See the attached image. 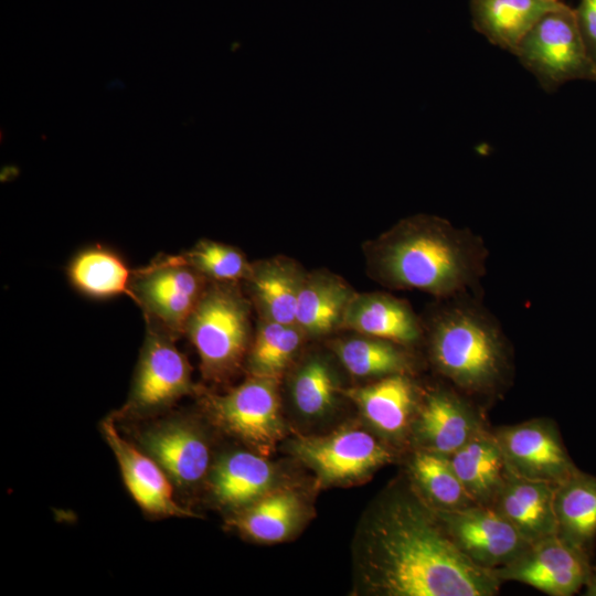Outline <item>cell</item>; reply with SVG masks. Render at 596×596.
<instances>
[{
    "label": "cell",
    "mask_w": 596,
    "mask_h": 596,
    "mask_svg": "<svg viewBox=\"0 0 596 596\" xmlns=\"http://www.w3.org/2000/svg\"><path fill=\"white\" fill-rule=\"evenodd\" d=\"M131 275L132 270L120 254L99 244L82 248L66 266L72 287L95 300L128 295Z\"/></svg>",
    "instance_id": "7402d4cb"
},
{
    "label": "cell",
    "mask_w": 596,
    "mask_h": 596,
    "mask_svg": "<svg viewBox=\"0 0 596 596\" xmlns=\"http://www.w3.org/2000/svg\"><path fill=\"white\" fill-rule=\"evenodd\" d=\"M556 485L518 476L508 469L491 504L530 543L556 534Z\"/></svg>",
    "instance_id": "2e32d148"
},
{
    "label": "cell",
    "mask_w": 596,
    "mask_h": 596,
    "mask_svg": "<svg viewBox=\"0 0 596 596\" xmlns=\"http://www.w3.org/2000/svg\"><path fill=\"white\" fill-rule=\"evenodd\" d=\"M345 394L380 434L395 440L412 427L419 404L406 373L383 376L372 384L348 390Z\"/></svg>",
    "instance_id": "e0dca14e"
},
{
    "label": "cell",
    "mask_w": 596,
    "mask_h": 596,
    "mask_svg": "<svg viewBox=\"0 0 596 596\" xmlns=\"http://www.w3.org/2000/svg\"><path fill=\"white\" fill-rule=\"evenodd\" d=\"M556 534L592 557L596 540V476L577 469L556 485Z\"/></svg>",
    "instance_id": "ffe728a7"
},
{
    "label": "cell",
    "mask_w": 596,
    "mask_h": 596,
    "mask_svg": "<svg viewBox=\"0 0 596 596\" xmlns=\"http://www.w3.org/2000/svg\"><path fill=\"white\" fill-rule=\"evenodd\" d=\"M550 1H560V0H550Z\"/></svg>",
    "instance_id": "e575fe53"
},
{
    "label": "cell",
    "mask_w": 596,
    "mask_h": 596,
    "mask_svg": "<svg viewBox=\"0 0 596 596\" xmlns=\"http://www.w3.org/2000/svg\"><path fill=\"white\" fill-rule=\"evenodd\" d=\"M18 173V170L15 167H6L3 170H2V179H8V175H14Z\"/></svg>",
    "instance_id": "836d02e7"
},
{
    "label": "cell",
    "mask_w": 596,
    "mask_h": 596,
    "mask_svg": "<svg viewBox=\"0 0 596 596\" xmlns=\"http://www.w3.org/2000/svg\"><path fill=\"white\" fill-rule=\"evenodd\" d=\"M408 468L414 489L436 511H453L477 504L465 490L447 456L417 449Z\"/></svg>",
    "instance_id": "484cf974"
},
{
    "label": "cell",
    "mask_w": 596,
    "mask_h": 596,
    "mask_svg": "<svg viewBox=\"0 0 596 596\" xmlns=\"http://www.w3.org/2000/svg\"><path fill=\"white\" fill-rule=\"evenodd\" d=\"M205 379L221 381L240 366L249 342V305L235 283H207L185 324Z\"/></svg>",
    "instance_id": "277c9868"
},
{
    "label": "cell",
    "mask_w": 596,
    "mask_h": 596,
    "mask_svg": "<svg viewBox=\"0 0 596 596\" xmlns=\"http://www.w3.org/2000/svg\"><path fill=\"white\" fill-rule=\"evenodd\" d=\"M263 318L283 324H296V307L304 277L286 262L253 265L247 278Z\"/></svg>",
    "instance_id": "d4e9b609"
},
{
    "label": "cell",
    "mask_w": 596,
    "mask_h": 596,
    "mask_svg": "<svg viewBox=\"0 0 596 596\" xmlns=\"http://www.w3.org/2000/svg\"><path fill=\"white\" fill-rule=\"evenodd\" d=\"M361 568L368 589L384 596H494L502 584L456 547L414 488L390 492L371 515Z\"/></svg>",
    "instance_id": "6da1fadb"
},
{
    "label": "cell",
    "mask_w": 596,
    "mask_h": 596,
    "mask_svg": "<svg viewBox=\"0 0 596 596\" xmlns=\"http://www.w3.org/2000/svg\"><path fill=\"white\" fill-rule=\"evenodd\" d=\"M334 351L344 368L355 376H386L407 373L409 359L400 344L373 337L337 341Z\"/></svg>",
    "instance_id": "83f0119b"
},
{
    "label": "cell",
    "mask_w": 596,
    "mask_h": 596,
    "mask_svg": "<svg viewBox=\"0 0 596 596\" xmlns=\"http://www.w3.org/2000/svg\"><path fill=\"white\" fill-rule=\"evenodd\" d=\"M140 445L179 487H190L205 476L210 465L206 440L189 421L171 417L146 428Z\"/></svg>",
    "instance_id": "9a60e30c"
},
{
    "label": "cell",
    "mask_w": 596,
    "mask_h": 596,
    "mask_svg": "<svg viewBox=\"0 0 596 596\" xmlns=\"http://www.w3.org/2000/svg\"><path fill=\"white\" fill-rule=\"evenodd\" d=\"M561 1L550 0H470L475 30L491 44L515 53L535 23Z\"/></svg>",
    "instance_id": "d6986e66"
},
{
    "label": "cell",
    "mask_w": 596,
    "mask_h": 596,
    "mask_svg": "<svg viewBox=\"0 0 596 596\" xmlns=\"http://www.w3.org/2000/svg\"><path fill=\"white\" fill-rule=\"evenodd\" d=\"M182 255L210 281L236 283L247 279L252 270V265L241 251L211 240L199 241Z\"/></svg>",
    "instance_id": "f546056e"
},
{
    "label": "cell",
    "mask_w": 596,
    "mask_h": 596,
    "mask_svg": "<svg viewBox=\"0 0 596 596\" xmlns=\"http://www.w3.org/2000/svg\"><path fill=\"white\" fill-rule=\"evenodd\" d=\"M215 423L267 454L283 433L277 379L255 376L224 395L207 396Z\"/></svg>",
    "instance_id": "ba28073f"
},
{
    "label": "cell",
    "mask_w": 596,
    "mask_h": 596,
    "mask_svg": "<svg viewBox=\"0 0 596 596\" xmlns=\"http://www.w3.org/2000/svg\"><path fill=\"white\" fill-rule=\"evenodd\" d=\"M340 326L400 345L415 343L421 336L412 309L404 301L385 294L352 296Z\"/></svg>",
    "instance_id": "ac0fdd59"
},
{
    "label": "cell",
    "mask_w": 596,
    "mask_h": 596,
    "mask_svg": "<svg viewBox=\"0 0 596 596\" xmlns=\"http://www.w3.org/2000/svg\"><path fill=\"white\" fill-rule=\"evenodd\" d=\"M273 479V468L262 456L237 451L215 465L212 490L220 503L242 507L263 497Z\"/></svg>",
    "instance_id": "603a6c76"
},
{
    "label": "cell",
    "mask_w": 596,
    "mask_h": 596,
    "mask_svg": "<svg viewBox=\"0 0 596 596\" xmlns=\"http://www.w3.org/2000/svg\"><path fill=\"white\" fill-rule=\"evenodd\" d=\"M430 358L440 374L469 395H490L510 371L509 353L498 328L467 305L451 306L435 319Z\"/></svg>",
    "instance_id": "3957f363"
},
{
    "label": "cell",
    "mask_w": 596,
    "mask_h": 596,
    "mask_svg": "<svg viewBox=\"0 0 596 596\" xmlns=\"http://www.w3.org/2000/svg\"><path fill=\"white\" fill-rule=\"evenodd\" d=\"M447 457L471 499L477 504L490 505L508 472L492 430H481Z\"/></svg>",
    "instance_id": "44dd1931"
},
{
    "label": "cell",
    "mask_w": 596,
    "mask_h": 596,
    "mask_svg": "<svg viewBox=\"0 0 596 596\" xmlns=\"http://www.w3.org/2000/svg\"><path fill=\"white\" fill-rule=\"evenodd\" d=\"M295 451L323 481L329 482L362 477L393 458L383 444L360 429L300 438L295 443Z\"/></svg>",
    "instance_id": "7c38bea8"
},
{
    "label": "cell",
    "mask_w": 596,
    "mask_h": 596,
    "mask_svg": "<svg viewBox=\"0 0 596 596\" xmlns=\"http://www.w3.org/2000/svg\"><path fill=\"white\" fill-rule=\"evenodd\" d=\"M174 341L163 329L146 320L143 344L121 414L153 413L194 392L191 366Z\"/></svg>",
    "instance_id": "52a82bcc"
},
{
    "label": "cell",
    "mask_w": 596,
    "mask_h": 596,
    "mask_svg": "<svg viewBox=\"0 0 596 596\" xmlns=\"http://www.w3.org/2000/svg\"><path fill=\"white\" fill-rule=\"evenodd\" d=\"M508 469L521 477L560 483L578 468L555 422L539 417L491 429Z\"/></svg>",
    "instance_id": "9c48e42d"
},
{
    "label": "cell",
    "mask_w": 596,
    "mask_h": 596,
    "mask_svg": "<svg viewBox=\"0 0 596 596\" xmlns=\"http://www.w3.org/2000/svg\"><path fill=\"white\" fill-rule=\"evenodd\" d=\"M352 298L349 287L327 274L304 277L296 307V326L312 336L323 334L340 324Z\"/></svg>",
    "instance_id": "cb8c5ba5"
},
{
    "label": "cell",
    "mask_w": 596,
    "mask_h": 596,
    "mask_svg": "<svg viewBox=\"0 0 596 596\" xmlns=\"http://www.w3.org/2000/svg\"><path fill=\"white\" fill-rule=\"evenodd\" d=\"M585 596H596V565L592 564L586 583L584 585Z\"/></svg>",
    "instance_id": "d6a6232c"
},
{
    "label": "cell",
    "mask_w": 596,
    "mask_h": 596,
    "mask_svg": "<svg viewBox=\"0 0 596 596\" xmlns=\"http://www.w3.org/2000/svg\"><path fill=\"white\" fill-rule=\"evenodd\" d=\"M299 513L300 502L295 493L280 490L254 501L233 524L252 539L277 542L294 530Z\"/></svg>",
    "instance_id": "4316f807"
},
{
    "label": "cell",
    "mask_w": 596,
    "mask_h": 596,
    "mask_svg": "<svg viewBox=\"0 0 596 596\" xmlns=\"http://www.w3.org/2000/svg\"><path fill=\"white\" fill-rule=\"evenodd\" d=\"M574 10L583 39L596 65V0H579Z\"/></svg>",
    "instance_id": "1f68e13d"
},
{
    "label": "cell",
    "mask_w": 596,
    "mask_h": 596,
    "mask_svg": "<svg viewBox=\"0 0 596 596\" xmlns=\"http://www.w3.org/2000/svg\"><path fill=\"white\" fill-rule=\"evenodd\" d=\"M336 390L328 365L321 360L312 359L297 373L292 384V397L304 415L319 416L332 406Z\"/></svg>",
    "instance_id": "4dcf8cb0"
},
{
    "label": "cell",
    "mask_w": 596,
    "mask_h": 596,
    "mask_svg": "<svg viewBox=\"0 0 596 596\" xmlns=\"http://www.w3.org/2000/svg\"><path fill=\"white\" fill-rule=\"evenodd\" d=\"M485 255L482 244L467 231L439 217L417 216L379 241L374 263L387 285L448 296L476 281Z\"/></svg>",
    "instance_id": "7a4b0ae2"
},
{
    "label": "cell",
    "mask_w": 596,
    "mask_h": 596,
    "mask_svg": "<svg viewBox=\"0 0 596 596\" xmlns=\"http://www.w3.org/2000/svg\"><path fill=\"white\" fill-rule=\"evenodd\" d=\"M102 433L116 457L127 490L145 512L157 517L194 515L174 499L164 470L118 433L113 417L102 422Z\"/></svg>",
    "instance_id": "5bb4252c"
},
{
    "label": "cell",
    "mask_w": 596,
    "mask_h": 596,
    "mask_svg": "<svg viewBox=\"0 0 596 596\" xmlns=\"http://www.w3.org/2000/svg\"><path fill=\"white\" fill-rule=\"evenodd\" d=\"M437 513L456 547L473 564L489 571L511 563L531 544L489 505L473 504Z\"/></svg>",
    "instance_id": "8fae6325"
},
{
    "label": "cell",
    "mask_w": 596,
    "mask_h": 596,
    "mask_svg": "<svg viewBox=\"0 0 596 596\" xmlns=\"http://www.w3.org/2000/svg\"><path fill=\"white\" fill-rule=\"evenodd\" d=\"M514 55L545 89L576 78H596L575 10L561 2L528 32Z\"/></svg>",
    "instance_id": "5b68a950"
},
{
    "label": "cell",
    "mask_w": 596,
    "mask_h": 596,
    "mask_svg": "<svg viewBox=\"0 0 596 596\" xmlns=\"http://www.w3.org/2000/svg\"><path fill=\"white\" fill-rule=\"evenodd\" d=\"M590 566V556L552 534L492 572L501 583L519 582L550 596H572L584 587Z\"/></svg>",
    "instance_id": "30bf717a"
},
{
    "label": "cell",
    "mask_w": 596,
    "mask_h": 596,
    "mask_svg": "<svg viewBox=\"0 0 596 596\" xmlns=\"http://www.w3.org/2000/svg\"><path fill=\"white\" fill-rule=\"evenodd\" d=\"M413 433L419 449L449 456L486 429L483 416L457 392L435 390L418 404Z\"/></svg>",
    "instance_id": "4fadbf2b"
},
{
    "label": "cell",
    "mask_w": 596,
    "mask_h": 596,
    "mask_svg": "<svg viewBox=\"0 0 596 596\" xmlns=\"http://www.w3.org/2000/svg\"><path fill=\"white\" fill-rule=\"evenodd\" d=\"M300 331L296 324L263 318L248 354L252 375L277 379L300 345Z\"/></svg>",
    "instance_id": "f1b7e54d"
},
{
    "label": "cell",
    "mask_w": 596,
    "mask_h": 596,
    "mask_svg": "<svg viewBox=\"0 0 596 596\" xmlns=\"http://www.w3.org/2000/svg\"><path fill=\"white\" fill-rule=\"evenodd\" d=\"M209 280L183 255H163L132 270L129 296L141 308L145 319L175 340L184 334L189 317Z\"/></svg>",
    "instance_id": "8992f818"
}]
</instances>
